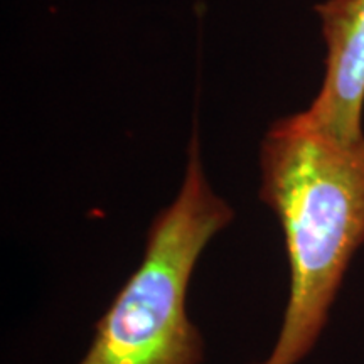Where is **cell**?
Returning <instances> with one entry per match:
<instances>
[{
    "instance_id": "cell-1",
    "label": "cell",
    "mask_w": 364,
    "mask_h": 364,
    "mask_svg": "<svg viewBox=\"0 0 364 364\" xmlns=\"http://www.w3.org/2000/svg\"><path fill=\"white\" fill-rule=\"evenodd\" d=\"M260 198L285 238L290 294L260 364H299L321 338L354 253L364 245V136L326 134L302 112L262 140Z\"/></svg>"
},
{
    "instance_id": "cell-2",
    "label": "cell",
    "mask_w": 364,
    "mask_h": 364,
    "mask_svg": "<svg viewBox=\"0 0 364 364\" xmlns=\"http://www.w3.org/2000/svg\"><path fill=\"white\" fill-rule=\"evenodd\" d=\"M233 220L204 174L194 132L179 193L154 218L142 262L98 321L80 364H201L203 338L186 309L189 282L209 241Z\"/></svg>"
},
{
    "instance_id": "cell-3",
    "label": "cell",
    "mask_w": 364,
    "mask_h": 364,
    "mask_svg": "<svg viewBox=\"0 0 364 364\" xmlns=\"http://www.w3.org/2000/svg\"><path fill=\"white\" fill-rule=\"evenodd\" d=\"M327 44L326 75L304 115L343 140L363 139L364 0H326L317 6Z\"/></svg>"
}]
</instances>
